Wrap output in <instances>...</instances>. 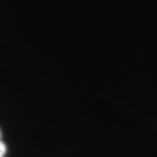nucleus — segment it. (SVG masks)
I'll return each instance as SVG.
<instances>
[{
    "label": "nucleus",
    "mask_w": 157,
    "mask_h": 157,
    "mask_svg": "<svg viewBox=\"0 0 157 157\" xmlns=\"http://www.w3.org/2000/svg\"><path fill=\"white\" fill-rule=\"evenodd\" d=\"M0 157H6V144L2 140V132H0Z\"/></svg>",
    "instance_id": "1"
}]
</instances>
